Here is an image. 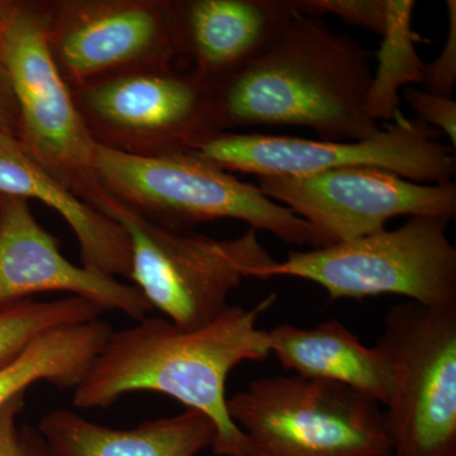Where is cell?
<instances>
[{
	"label": "cell",
	"mask_w": 456,
	"mask_h": 456,
	"mask_svg": "<svg viewBox=\"0 0 456 456\" xmlns=\"http://www.w3.org/2000/svg\"><path fill=\"white\" fill-rule=\"evenodd\" d=\"M0 71L18 112L17 140L77 197L94 203L97 143L51 55L44 2H0Z\"/></svg>",
	"instance_id": "cell-7"
},
{
	"label": "cell",
	"mask_w": 456,
	"mask_h": 456,
	"mask_svg": "<svg viewBox=\"0 0 456 456\" xmlns=\"http://www.w3.org/2000/svg\"><path fill=\"white\" fill-rule=\"evenodd\" d=\"M179 66L212 86L273 46L296 13L294 0H173Z\"/></svg>",
	"instance_id": "cell-14"
},
{
	"label": "cell",
	"mask_w": 456,
	"mask_h": 456,
	"mask_svg": "<svg viewBox=\"0 0 456 456\" xmlns=\"http://www.w3.org/2000/svg\"><path fill=\"white\" fill-rule=\"evenodd\" d=\"M23 406V395L9 402L0 411V456H31L16 419Z\"/></svg>",
	"instance_id": "cell-24"
},
{
	"label": "cell",
	"mask_w": 456,
	"mask_h": 456,
	"mask_svg": "<svg viewBox=\"0 0 456 456\" xmlns=\"http://www.w3.org/2000/svg\"><path fill=\"white\" fill-rule=\"evenodd\" d=\"M257 187L316 228L330 245L384 230L398 216L456 217L454 180L422 184L374 167L259 176Z\"/></svg>",
	"instance_id": "cell-12"
},
{
	"label": "cell",
	"mask_w": 456,
	"mask_h": 456,
	"mask_svg": "<svg viewBox=\"0 0 456 456\" xmlns=\"http://www.w3.org/2000/svg\"><path fill=\"white\" fill-rule=\"evenodd\" d=\"M413 0H388V18L378 51L377 70L367 97L368 112L378 123L395 121L399 110V90L424 82L425 62L416 51L412 29Z\"/></svg>",
	"instance_id": "cell-19"
},
{
	"label": "cell",
	"mask_w": 456,
	"mask_h": 456,
	"mask_svg": "<svg viewBox=\"0 0 456 456\" xmlns=\"http://www.w3.org/2000/svg\"><path fill=\"white\" fill-rule=\"evenodd\" d=\"M2 198H3V197H2V196H0V203H2Z\"/></svg>",
	"instance_id": "cell-27"
},
{
	"label": "cell",
	"mask_w": 456,
	"mask_h": 456,
	"mask_svg": "<svg viewBox=\"0 0 456 456\" xmlns=\"http://www.w3.org/2000/svg\"><path fill=\"white\" fill-rule=\"evenodd\" d=\"M37 431L53 456H197L212 448L216 426L209 417L187 410L151 419L130 430L95 424L73 411H51Z\"/></svg>",
	"instance_id": "cell-16"
},
{
	"label": "cell",
	"mask_w": 456,
	"mask_h": 456,
	"mask_svg": "<svg viewBox=\"0 0 456 456\" xmlns=\"http://www.w3.org/2000/svg\"><path fill=\"white\" fill-rule=\"evenodd\" d=\"M370 59L346 33L296 12L265 53L216 86L221 131L269 126L335 142L369 139L382 128L367 108Z\"/></svg>",
	"instance_id": "cell-2"
},
{
	"label": "cell",
	"mask_w": 456,
	"mask_h": 456,
	"mask_svg": "<svg viewBox=\"0 0 456 456\" xmlns=\"http://www.w3.org/2000/svg\"><path fill=\"white\" fill-rule=\"evenodd\" d=\"M274 301L273 294L253 308L230 305L198 329L145 317L110 332L74 388V406L107 408L128 393H163L211 419L216 455L248 456V439L228 415L226 383L237 365L268 358V331L257 322Z\"/></svg>",
	"instance_id": "cell-1"
},
{
	"label": "cell",
	"mask_w": 456,
	"mask_h": 456,
	"mask_svg": "<svg viewBox=\"0 0 456 456\" xmlns=\"http://www.w3.org/2000/svg\"><path fill=\"white\" fill-rule=\"evenodd\" d=\"M18 112L16 102L4 74L0 71V132L17 139Z\"/></svg>",
	"instance_id": "cell-25"
},
{
	"label": "cell",
	"mask_w": 456,
	"mask_h": 456,
	"mask_svg": "<svg viewBox=\"0 0 456 456\" xmlns=\"http://www.w3.org/2000/svg\"><path fill=\"white\" fill-rule=\"evenodd\" d=\"M73 97L94 142L119 154H189L222 132L215 86L182 66L112 75Z\"/></svg>",
	"instance_id": "cell-8"
},
{
	"label": "cell",
	"mask_w": 456,
	"mask_h": 456,
	"mask_svg": "<svg viewBox=\"0 0 456 456\" xmlns=\"http://www.w3.org/2000/svg\"><path fill=\"white\" fill-rule=\"evenodd\" d=\"M102 314L95 303L77 296L55 301L28 299L0 311V369L49 330L98 320Z\"/></svg>",
	"instance_id": "cell-20"
},
{
	"label": "cell",
	"mask_w": 456,
	"mask_h": 456,
	"mask_svg": "<svg viewBox=\"0 0 456 456\" xmlns=\"http://www.w3.org/2000/svg\"><path fill=\"white\" fill-rule=\"evenodd\" d=\"M439 131L399 112L369 139L335 142L274 134L220 132L191 154L226 171L259 176H301L323 171L374 167L428 184L452 182V147L437 141Z\"/></svg>",
	"instance_id": "cell-10"
},
{
	"label": "cell",
	"mask_w": 456,
	"mask_h": 456,
	"mask_svg": "<svg viewBox=\"0 0 456 456\" xmlns=\"http://www.w3.org/2000/svg\"><path fill=\"white\" fill-rule=\"evenodd\" d=\"M22 435L25 437L27 446H28L29 455L53 456L49 448H47L46 443L42 439L40 432L35 430V428H27L26 430L22 431Z\"/></svg>",
	"instance_id": "cell-26"
},
{
	"label": "cell",
	"mask_w": 456,
	"mask_h": 456,
	"mask_svg": "<svg viewBox=\"0 0 456 456\" xmlns=\"http://www.w3.org/2000/svg\"><path fill=\"white\" fill-rule=\"evenodd\" d=\"M45 28L71 92L112 75L179 66L173 0H51Z\"/></svg>",
	"instance_id": "cell-11"
},
{
	"label": "cell",
	"mask_w": 456,
	"mask_h": 456,
	"mask_svg": "<svg viewBox=\"0 0 456 456\" xmlns=\"http://www.w3.org/2000/svg\"><path fill=\"white\" fill-rule=\"evenodd\" d=\"M64 292L121 312L134 321L151 310L134 285L77 266L59 241L38 224L28 200L3 197L0 203V311L40 293Z\"/></svg>",
	"instance_id": "cell-13"
},
{
	"label": "cell",
	"mask_w": 456,
	"mask_h": 456,
	"mask_svg": "<svg viewBox=\"0 0 456 456\" xmlns=\"http://www.w3.org/2000/svg\"><path fill=\"white\" fill-rule=\"evenodd\" d=\"M375 346L395 378L384 411L393 456H456V305H395Z\"/></svg>",
	"instance_id": "cell-9"
},
{
	"label": "cell",
	"mask_w": 456,
	"mask_h": 456,
	"mask_svg": "<svg viewBox=\"0 0 456 456\" xmlns=\"http://www.w3.org/2000/svg\"><path fill=\"white\" fill-rule=\"evenodd\" d=\"M0 196L46 204L73 231L86 268L113 278H130V244L122 227L33 160L16 137L2 132Z\"/></svg>",
	"instance_id": "cell-15"
},
{
	"label": "cell",
	"mask_w": 456,
	"mask_h": 456,
	"mask_svg": "<svg viewBox=\"0 0 456 456\" xmlns=\"http://www.w3.org/2000/svg\"><path fill=\"white\" fill-rule=\"evenodd\" d=\"M448 38L439 57L425 65L424 84L426 92L452 97L456 84V2L448 0Z\"/></svg>",
	"instance_id": "cell-23"
},
{
	"label": "cell",
	"mask_w": 456,
	"mask_h": 456,
	"mask_svg": "<svg viewBox=\"0 0 456 456\" xmlns=\"http://www.w3.org/2000/svg\"><path fill=\"white\" fill-rule=\"evenodd\" d=\"M93 167L103 191L160 226L191 231L204 222L237 220L288 244L330 245L316 228L257 185L191 152L137 158L97 145Z\"/></svg>",
	"instance_id": "cell-3"
},
{
	"label": "cell",
	"mask_w": 456,
	"mask_h": 456,
	"mask_svg": "<svg viewBox=\"0 0 456 456\" xmlns=\"http://www.w3.org/2000/svg\"><path fill=\"white\" fill-rule=\"evenodd\" d=\"M270 354L299 377L342 384L384 407L395 387L391 362L379 347H368L338 321L310 329L284 323L268 331Z\"/></svg>",
	"instance_id": "cell-17"
},
{
	"label": "cell",
	"mask_w": 456,
	"mask_h": 456,
	"mask_svg": "<svg viewBox=\"0 0 456 456\" xmlns=\"http://www.w3.org/2000/svg\"><path fill=\"white\" fill-rule=\"evenodd\" d=\"M248 456H393L375 399L342 384L277 375L227 398Z\"/></svg>",
	"instance_id": "cell-6"
},
{
	"label": "cell",
	"mask_w": 456,
	"mask_h": 456,
	"mask_svg": "<svg viewBox=\"0 0 456 456\" xmlns=\"http://www.w3.org/2000/svg\"><path fill=\"white\" fill-rule=\"evenodd\" d=\"M294 7L299 13L312 17L331 14L380 37L388 18V0H294Z\"/></svg>",
	"instance_id": "cell-21"
},
{
	"label": "cell",
	"mask_w": 456,
	"mask_h": 456,
	"mask_svg": "<svg viewBox=\"0 0 456 456\" xmlns=\"http://www.w3.org/2000/svg\"><path fill=\"white\" fill-rule=\"evenodd\" d=\"M93 207L125 231L132 285L151 310L183 329L213 322L230 307L228 297L245 279L277 261L253 227L233 239L173 230L146 220L103 189Z\"/></svg>",
	"instance_id": "cell-4"
},
{
	"label": "cell",
	"mask_w": 456,
	"mask_h": 456,
	"mask_svg": "<svg viewBox=\"0 0 456 456\" xmlns=\"http://www.w3.org/2000/svg\"><path fill=\"white\" fill-rule=\"evenodd\" d=\"M449 222L413 216L395 230L289 251L255 279H305L322 287L331 301L395 294L428 307L456 305V248Z\"/></svg>",
	"instance_id": "cell-5"
},
{
	"label": "cell",
	"mask_w": 456,
	"mask_h": 456,
	"mask_svg": "<svg viewBox=\"0 0 456 456\" xmlns=\"http://www.w3.org/2000/svg\"><path fill=\"white\" fill-rule=\"evenodd\" d=\"M112 330L103 321L55 327L35 338L13 362L0 369V411L32 384L75 388Z\"/></svg>",
	"instance_id": "cell-18"
},
{
	"label": "cell",
	"mask_w": 456,
	"mask_h": 456,
	"mask_svg": "<svg viewBox=\"0 0 456 456\" xmlns=\"http://www.w3.org/2000/svg\"><path fill=\"white\" fill-rule=\"evenodd\" d=\"M404 101L412 108L419 121L428 126H435L443 131L452 141V149L456 146V102L452 97L434 94L426 90L408 86L404 89ZM434 127V128H435Z\"/></svg>",
	"instance_id": "cell-22"
}]
</instances>
